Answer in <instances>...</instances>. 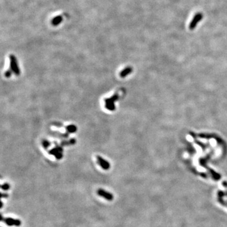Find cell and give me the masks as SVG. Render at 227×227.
<instances>
[{
    "label": "cell",
    "instance_id": "obj_1",
    "mask_svg": "<svg viewBox=\"0 0 227 227\" xmlns=\"http://www.w3.org/2000/svg\"><path fill=\"white\" fill-rule=\"evenodd\" d=\"M10 66H11V71L13 72L16 75H19L20 74V71L19 68L18 62H17L16 58L15 56L12 54L10 55Z\"/></svg>",
    "mask_w": 227,
    "mask_h": 227
},
{
    "label": "cell",
    "instance_id": "obj_2",
    "mask_svg": "<svg viewBox=\"0 0 227 227\" xmlns=\"http://www.w3.org/2000/svg\"><path fill=\"white\" fill-rule=\"evenodd\" d=\"M203 18V15L201 13H198L194 15V18L192 20L189 24V29L193 30L196 27L198 23Z\"/></svg>",
    "mask_w": 227,
    "mask_h": 227
},
{
    "label": "cell",
    "instance_id": "obj_3",
    "mask_svg": "<svg viewBox=\"0 0 227 227\" xmlns=\"http://www.w3.org/2000/svg\"><path fill=\"white\" fill-rule=\"evenodd\" d=\"M97 194L99 196L104 198L105 200H106L109 201H111L114 200V195L108 192L106 190L103 189H99L97 190Z\"/></svg>",
    "mask_w": 227,
    "mask_h": 227
},
{
    "label": "cell",
    "instance_id": "obj_4",
    "mask_svg": "<svg viewBox=\"0 0 227 227\" xmlns=\"http://www.w3.org/2000/svg\"><path fill=\"white\" fill-rule=\"evenodd\" d=\"M4 222L6 225L9 226H16L19 227L22 225V221L19 219H15L10 217L5 218L4 219Z\"/></svg>",
    "mask_w": 227,
    "mask_h": 227
},
{
    "label": "cell",
    "instance_id": "obj_5",
    "mask_svg": "<svg viewBox=\"0 0 227 227\" xmlns=\"http://www.w3.org/2000/svg\"><path fill=\"white\" fill-rule=\"evenodd\" d=\"M97 159L98 163H99V165L102 167V169H103L104 170H107L110 169V165L109 162H108L107 160H105L104 158H102V156H97Z\"/></svg>",
    "mask_w": 227,
    "mask_h": 227
},
{
    "label": "cell",
    "instance_id": "obj_6",
    "mask_svg": "<svg viewBox=\"0 0 227 227\" xmlns=\"http://www.w3.org/2000/svg\"><path fill=\"white\" fill-rule=\"evenodd\" d=\"M117 99V95H114L112 97L110 98V99L106 100V101H105V102H106V107H107V109L112 110L115 109L114 101Z\"/></svg>",
    "mask_w": 227,
    "mask_h": 227
},
{
    "label": "cell",
    "instance_id": "obj_7",
    "mask_svg": "<svg viewBox=\"0 0 227 227\" xmlns=\"http://www.w3.org/2000/svg\"><path fill=\"white\" fill-rule=\"evenodd\" d=\"M62 16H58L56 17H55L53 19H52V24L54 26H57L58 25L59 23H61L62 22Z\"/></svg>",
    "mask_w": 227,
    "mask_h": 227
},
{
    "label": "cell",
    "instance_id": "obj_8",
    "mask_svg": "<svg viewBox=\"0 0 227 227\" xmlns=\"http://www.w3.org/2000/svg\"><path fill=\"white\" fill-rule=\"evenodd\" d=\"M130 72H131V69H130V68H128L124 69V70L120 73L121 77H123H123H125V76H126L127 75H128L129 73H130Z\"/></svg>",
    "mask_w": 227,
    "mask_h": 227
},
{
    "label": "cell",
    "instance_id": "obj_9",
    "mask_svg": "<svg viewBox=\"0 0 227 227\" xmlns=\"http://www.w3.org/2000/svg\"><path fill=\"white\" fill-rule=\"evenodd\" d=\"M1 189H2L3 191H8V190L10 189V184H8V183H5V184H2L1 186Z\"/></svg>",
    "mask_w": 227,
    "mask_h": 227
},
{
    "label": "cell",
    "instance_id": "obj_10",
    "mask_svg": "<svg viewBox=\"0 0 227 227\" xmlns=\"http://www.w3.org/2000/svg\"><path fill=\"white\" fill-rule=\"evenodd\" d=\"M68 131L69 132H75V131H76V128L75 126H69V127L67 128Z\"/></svg>",
    "mask_w": 227,
    "mask_h": 227
},
{
    "label": "cell",
    "instance_id": "obj_11",
    "mask_svg": "<svg viewBox=\"0 0 227 227\" xmlns=\"http://www.w3.org/2000/svg\"><path fill=\"white\" fill-rule=\"evenodd\" d=\"M1 198H8V194L7 193H1Z\"/></svg>",
    "mask_w": 227,
    "mask_h": 227
},
{
    "label": "cell",
    "instance_id": "obj_12",
    "mask_svg": "<svg viewBox=\"0 0 227 227\" xmlns=\"http://www.w3.org/2000/svg\"><path fill=\"white\" fill-rule=\"evenodd\" d=\"M3 206V202L1 201V208H2Z\"/></svg>",
    "mask_w": 227,
    "mask_h": 227
}]
</instances>
